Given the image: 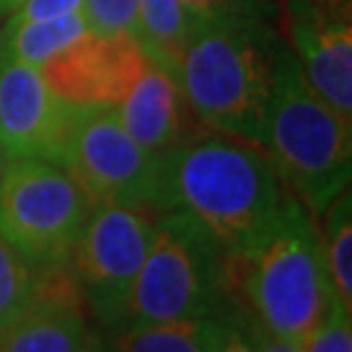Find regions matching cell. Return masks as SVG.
Returning <instances> with one entry per match:
<instances>
[{
    "instance_id": "1",
    "label": "cell",
    "mask_w": 352,
    "mask_h": 352,
    "mask_svg": "<svg viewBox=\"0 0 352 352\" xmlns=\"http://www.w3.org/2000/svg\"><path fill=\"white\" fill-rule=\"evenodd\" d=\"M287 199L266 151L245 141L199 133L160 157L157 212L188 214L230 258L277 230Z\"/></svg>"
},
{
    "instance_id": "2",
    "label": "cell",
    "mask_w": 352,
    "mask_h": 352,
    "mask_svg": "<svg viewBox=\"0 0 352 352\" xmlns=\"http://www.w3.org/2000/svg\"><path fill=\"white\" fill-rule=\"evenodd\" d=\"M274 52L277 45L261 19L190 26L177 60V84L193 115L222 136L264 146Z\"/></svg>"
},
{
    "instance_id": "3",
    "label": "cell",
    "mask_w": 352,
    "mask_h": 352,
    "mask_svg": "<svg viewBox=\"0 0 352 352\" xmlns=\"http://www.w3.org/2000/svg\"><path fill=\"white\" fill-rule=\"evenodd\" d=\"M227 285L232 308L298 347L324 321L334 292L321 235L292 193L277 230L256 251L240 258L227 256Z\"/></svg>"
},
{
    "instance_id": "4",
    "label": "cell",
    "mask_w": 352,
    "mask_h": 352,
    "mask_svg": "<svg viewBox=\"0 0 352 352\" xmlns=\"http://www.w3.org/2000/svg\"><path fill=\"white\" fill-rule=\"evenodd\" d=\"M279 180L308 209L321 217L347 190L352 164V120H344L305 84L287 47L274 52L266 102L264 146Z\"/></svg>"
},
{
    "instance_id": "5",
    "label": "cell",
    "mask_w": 352,
    "mask_h": 352,
    "mask_svg": "<svg viewBox=\"0 0 352 352\" xmlns=\"http://www.w3.org/2000/svg\"><path fill=\"white\" fill-rule=\"evenodd\" d=\"M227 308V256L219 243L188 214L160 212L149 251L123 302L120 329L212 318Z\"/></svg>"
},
{
    "instance_id": "6",
    "label": "cell",
    "mask_w": 352,
    "mask_h": 352,
    "mask_svg": "<svg viewBox=\"0 0 352 352\" xmlns=\"http://www.w3.org/2000/svg\"><path fill=\"white\" fill-rule=\"evenodd\" d=\"M91 201L63 164L11 160L0 180V235L39 274L68 264Z\"/></svg>"
},
{
    "instance_id": "7",
    "label": "cell",
    "mask_w": 352,
    "mask_h": 352,
    "mask_svg": "<svg viewBox=\"0 0 352 352\" xmlns=\"http://www.w3.org/2000/svg\"><path fill=\"white\" fill-rule=\"evenodd\" d=\"M157 214L149 206L126 204L91 206L68 258L89 316H94L110 334L120 329L123 302L149 251Z\"/></svg>"
},
{
    "instance_id": "8",
    "label": "cell",
    "mask_w": 352,
    "mask_h": 352,
    "mask_svg": "<svg viewBox=\"0 0 352 352\" xmlns=\"http://www.w3.org/2000/svg\"><path fill=\"white\" fill-rule=\"evenodd\" d=\"M60 164L91 206L126 204L157 212L160 160L128 136L115 107H74Z\"/></svg>"
},
{
    "instance_id": "9",
    "label": "cell",
    "mask_w": 352,
    "mask_h": 352,
    "mask_svg": "<svg viewBox=\"0 0 352 352\" xmlns=\"http://www.w3.org/2000/svg\"><path fill=\"white\" fill-rule=\"evenodd\" d=\"M282 26L305 84L344 120H352L350 3L282 0Z\"/></svg>"
},
{
    "instance_id": "10",
    "label": "cell",
    "mask_w": 352,
    "mask_h": 352,
    "mask_svg": "<svg viewBox=\"0 0 352 352\" xmlns=\"http://www.w3.org/2000/svg\"><path fill=\"white\" fill-rule=\"evenodd\" d=\"M74 107L52 94L34 65L0 58V146L11 160L63 162Z\"/></svg>"
},
{
    "instance_id": "11",
    "label": "cell",
    "mask_w": 352,
    "mask_h": 352,
    "mask_svg": "<svg viewBox=\"0 0 352 352\" xmlns=\"http://www.w3.org/2000/svg\"><path fill=\"white\" fill-rule=\"evenodd\" d=\"M146 52L133 37H81L39 68L45 84L71 107H115L146 65Z\"/></svg>"
},
{
    "instance_id": "12",
    "label": "cell",
    "mask_w": 352,
    "mask_h": 352,
    "mask_svg": "<svg viewBox=\"0 0 352 352\" xmlns=\"http://www.w3.org/2000/svg\"><path fill=\"white\" fill-rule=\"evenodd\" d=\"M89 311L71 264L39 272L26 308L0 329V352H81Z\"/></svg>"
},
{
    "instance_id": "13",
    "label": "cell",
    "mask_w": 352,
    "mask_h": 352,
    "mask_svg": "<svg viewBox=\"0 0 352 352\" xmlns=\"http://www.w3.org/2000/svg\"><path fill=\"white\" fill-rule=\"evenodd\" d=\"M115 115L128 136L157 160L199 136V118L190 110L177 76L154 60H146L133 87L115 104Z\"/></svg>"
},
{
    "instance_id": "14",
    "label": "cell",
    "mask_w": 352,
    "mask_h": 352,
    "mask_svg": "<svg viewBox=\"0 0 352 352\" xmlns=\"http://www.w3.org/2000/svg\"><path fill=\"white\" fill-rule=\"evenodd\" d=\"M87 34L84 13H68L47 21H16L8 16L0 26V58L42 68L50 58Z\"/></svg>"
},
{
    "instance_id": "15",
    "label": "cell",
    "mask_w": 352,
    "mask_h": 352,
    "mask_svg": "<svg viewBox=\"0 0 352 352\" xmlns=\"http://www.w3.org/2000/svg\"><path fill=\"white\" fill-rule=\"evenodd\" d=\"M225 316L183 318L164 324L126 327L113 334V352H209L222 334Z\"/></svg>"
},
{
    "instance_id": "16",
    "label": "cell",
    "mask_w": 352,
    "mask_h": 352,
    "mask_svg": "<svg viewBox=\"0 0 352 352\" xmlns=\"http://www.w3.org/2000/svg\"><path fill=\"white\" fill-rule=\"evenodd\" d=\"M141 47L146 58L177 76V60L190 34V19L180 0H136Z\"/></svg>"
},
{
    "instance_id": "17",
    "label": "cell",
    "mask_w": 352,
    "mask_h": 352,
    "mask_svg": "<svg viewBox=\"0 0 352 352\" xmlns=\"http://www.w3.org/2000/svg\"><path fill=\"white\" fill-rule=\"evenodd\" d=\"M321 248H324V266H327L331 292L340 305L352 314V204L350 190H342L329 204Z\"/></svg>"
},
{
    "instance_id": "18",
    "label": "cell",
    "mask_w": 352,
    "mask_h": 352,
    "mask_svg": "<svg viewBox=\"0 0 352 352\" xmlns=\"http://www.w3.org/2000/svg\"><path fill=\"white\" fill-rule=\"evenodd\" d=\"M34 279L37 274L32 266L0 235V329L8 327L32 300Z\"/></svg>"
},
{
    "instance_id": "19",
    "label": "cell",
    "mask_w": 352,
    "mask_h": 352,
    "mask_svg": "<svg viewBox=\"0 0 352 352\" xmlns=\"http://www.w3.org/2000/svg\"><path fill=\"white\" fill-rule=\"evenodd\" d=\"M84 19L91 34L100 37H133L141 45L136 0H84Z\"/></svg>"
},
{
    "instance_id": "20",
    "label": "cell",
    "mask_w": 352,
    "mask_h": 352,
    "mask_svg": "<svg viewBox=\"0 0 352 352\" xmlns=\"http://www.w3.org/2000/svg\"><path fill=\"white\" fill-rule=\"evenodd\" d=\"M300 352H352L350 314L342 308L337 298L329 302L324 321L300 344Z\"/></svg>"
},
{
    "instance_id": "21",
    "label": "cell",
    "mask_w": 352,
    "mask_h": 352,
    "mask_svg": "<svg viewBox=\"0 0 352 352\" xmlns=\"http://www.w3.org/2000/svg\"><path fill=\"white\" fill-rule=\"evenodd\" d=\"M190 26L214 19H261L266 0H180Z\"/></svg>"
},
{
    "instance_id": "22",
    "label": "cell",
    "mask_w": 352,
    "mask_h": 352,
    "mask_svg": "<svg viewBox=\"0 0 352 352\" xmlns=\"http://www.w3.org/2000/svg\"><path fill=\"white\" fill-rule=\"evenodd\" d=\"M68 13H84V0H24L21 8L11 13L16 21H47Z\"/></svg>"
},
{
    "instance_id": "23",
    "label": "cell",
    "mask_w": 352,
    "mask_h": 352,
    "mask_svg": "<svg viewBox=\"0 0 352 352\" xmlns=\"http://www.w3.org/2000/svg\"><path fill=\"white\" fill-rule=\"evenodd\" d=\"M230 314L235 316V321H238L240 327L245 329V334H248V340H251L253 350L256 352H300V347L295 344V342H287L282 340V337H274V334H269L253 316L243 314V311H238V308H227Z\"/></svg>"
},
{
    "instance_id": "24",
    "label": "cell",
    "mask_w": 352,
    "mask_h": 352,
    "mask_svg": "<svg viewBox=\"0 0 352 352\" xmlns=\"http://www.w3.org/2000/svg\"><path fill=\"white\" fill-rule=\"evenodd\" d=\"M222 316H225V327H222V337H219L217 352H256L248 334H245V329L235 321V316L230 311H225Z\"/></svg>"
},
{
    "instance_id": "25",
    "label": "cell",
    "mask_w": 352,
    "mask_h": 352,
    "mask_svg": "<svg viewBox=\"0 0 352 352\" xmlns=\"http://www.w3.org/2000/svg\"><path fill=\"white\" fill-rule=\"evenodd\" d=\"M81 352H113V350H110L107 342L100 340L97 334H89V340H87V344L81 347Z\"/></svg>"
},
{
    "instance_id": "26",
    "label": "cell",
    "mask_w": 352,
    "mask_h": 352,
    "mask_svg": "<svg viewBox=\"0 0 352 352\" xmlns=\"http://www.w3.org/2000/svg\"><path fill=\"white\" fill-rule=\"evenodd\" d=\"M24 0H0V19H8L11 13H16L21 8Z\"/></svg>"
},
{
    "instance_id": "27",
    "label": "cell",
    "mask_w": 352,
    "mask_h": 352,
    "mask_svg": "<svg viewBox=\"0 0 352 352\" xmlns=\"http://www.w3.org/2000/svg\"><path fill=\"white\" fill-rule=\"evenodd\" d=\"M8 164H11V154L0 146V180L6 175V170H8Z\"/></svg>"
},
{
    "instance_id": "28",
    "label": "cell",
    "mask_w": 352,
    "mask_h": 352,
    "mask_svg": "<svg viewBox=\"0 0 352 352\" xmlns=\"http://www.w3.org/2000/svg\"><path fill=\"white\" fill-rule=\"evenodd\" d=\"M222 327H225V324H222ZM219 337H222V334H219ZM217 344H219V340H217V342L212 344V347H209V352H217Z\"/></svg>"
}]
</instances>
